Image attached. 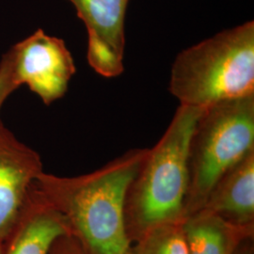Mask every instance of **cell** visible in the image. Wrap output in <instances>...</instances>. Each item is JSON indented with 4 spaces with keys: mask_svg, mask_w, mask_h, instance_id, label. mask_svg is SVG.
I'll list each match as a JSON object with an SVG mask.
<instances>
[{
    "mask_svg": "<svg viewBox=\"0 0 254 254\" xmlns=\"http://www.w3.org/2000/svg\"><path fill=\"white\" fill-rule=\"evenodd\" d=\"M149 148H134L92 173L64 177L41 173L34 187L65 219L86 254H131L126 226L127 191Z\"/></svg>",
    "mask_w": 254,
    "mask_h": 254,
    "instance_id": "cell-1",
    "label": "cell"
},
{
    "mask_svg": "<svg viewBox=\"0 0 254 254\" xmlns=\"http://www.w3.org/2000/svg\"><path fill=\"white\" fill-rule=\"evenodd\" d=\"M203 109H176L163 136L149 149L126 200V226L132 243L151 229L184 220L191 134Z\"/></svg>",
    "mask_w": 254,
    "mask_h": 254,
    "instance_id": "cell-2",
    "label": "cell"
},
{
    "mask_svg": "<svg viewBox=\"0 0 254 254\" xmlns=\"http://www.w3.org/2000/svg\"><path fill=\"white\" fill-rule=\"evenodd\" d=\"M169 91L182 106L198 109L254 94V21L182 50Z\"/></svg>",
    "mask_w": 254,
    "mask_h": 254,
    "instance_id": "cell-3",
    "label": "cell"
},
{
    "mask_svg": "<svg viewBox=\"0 0 254 254\" xmlns=\"http://www.w3.org/2000/svg\"><path fill=\"white\" fill-rule=\"evenodd\" d=\"M254 150V94L202 109L189 146L185 218L199 212L218 180Z\"/></svg>",
    "mask_w": 254,
    "mask_h": 254,
    "instance_id": "cell-4",
    "label": "cell"
},
{
    "mask_svg": "<svg viewBox=\"0 0 254 254\" xmlns=\"http://www.w3.org/2000/svg\"><path fill=\"white\" fill-rule=\"evenodd\" d=\"M8 51L19 87L27 85L47 106L64 97L76 72L64 40L38 29Z\"/></svg>",
    "mask_w": 254,
    "mask_h": 254,
    "instance_id": "cell-5",
    "label": "cell"
},
{
    "mask_svg": "<svg viewBox=\"0 0 254 254\" xmlns=\"http://www.w3.org/2000/svg\"><path fill=\"white\" fill-rule=\"evenodd\" d=\"M88 31L87 59L102 76L125 71V22L129 0H69Z\"/></svg>",
    "mask_w": 254,
    "mask_h": 254,
    "instance_id": "cell-6",
    "label": "cell"
},
{
    "mask_svg": "<svg viewBox=\"0 0 254 254\" xmlns=\"http://www.w3.org/2000/svg\"><path fill=\"white\" fill-rule=\"evenodd\" d=\"M40 154L20 141L0 120V242L8 236L37 177Z\"/></svg>",
    "mask_w": 254,
    "mask_h": 254,
    "instance_id": "cell-7",
    "label": "cell"
},
{
    "mask_svg": "<svg viewBox=\"0 0 254 254\" xmlns=\"http://www.w3.org/2000/svg\"><path fill=\"white\" fill-rule=\"evenodd\" d=\"M69 236L64 217L34 187L2 242V254H49L55 242Z\"/></svg>",
    "mask_w": 254,
    "mask_h": 254,
    "instance_id": "cell-8",
    "label": "cell"
},
{
    "mask_svg": "<svg viewBox=\"0 0 254 254\" xmlns=\"http://www.w3.org/2000/svg\"><path fill=\"white\" fill-rule=\"evenodd\" d=\"M200 211L237 225H254V150L218 180Z\"/></svg>",
    "mask_w": 254,
    "mask_h": 254,
    "instance_id": "cell-9",
    "label": "cell"
},
{
    "mask_svg": "<svg viewBox=\"0 0 254 254\" xmlns=\"http://www.w3.org/2000/svg\"><path fill=\"white\" fill-rule=\"evenodd\" d=\"M190 254H235L246 240L254 238V225H237L199 211L184 220Z\"/></svg>",
    "mask_w": 254,
    "mask_h": 254,
    "instance_id": "cell-10",
    "label": "cell"
},
{
    "mask_svg": "<svg viewBox=\"0 0 254 254\" xmlns=\"http://www.w3.org/2000/svg\"><path fill=\"white\" fill-rule=\"evenodd\" d=\"M184 220L167 222L151 229L132 243L131 254H190Z\"/></svg>",
    "mask_w": 254,
    "mask_h": 254,
    "instance_id": "cell-11",
    "label": "cell"
},
{
    "mask_svg": "<svg viewBox=\"0 0 254 254\" xmlns=\"http://www.w3.org/2000/svg\"><path fill=\"white\" fill-rule=\"evenodd\" d=\"M18 88L13 73L11 57L7 51L0 61V109L9 95Z\"/></svg>",
    "mask_w": 254,
    "mask_h": 254,
    "instance_id": "cell-12",
    "label": "cell"
},
{
    "mask_svg": "<svg viewBox=\"0 0 254 254\" xmlns=\"http://www.w3.org/2000/svg\"><path fill=\"white\" fill-rule=\"evenodd\" d=\"M49 254H86L77 241L71 236L60 237L51 249Z\"/></svg>",
    "mask_w": 254,
    "mask_h": 254,
    "instance_id": "cell-13",
    "label": "cell"
},
{
    "mask_svg": "<svg viewBox=\"0 0 254 254\" xmlns=\"http://www.w3.org/2000/svg\"><path fill=\"white\" fill-rule=\"evenodd\" d=\"M254 238H250L238 248L235 254H254Z\"/></svg>",
    "mask_w": 254,
    "mask_h": 254,
    "instance_id": "cell-14",
    "label": "cell"
},
{
    "mask_svg": "<svg viewBox=\"0 0 254 254\" xmlns=\"http://www.w3.org/2000/svg\"><path fill=\"white\" fill-rule=\"evenodd\" d=\"M0 254H2V243L0 242Z\"/></svg>",
    "mask_w": 254,
    "mask_h": 254,
    "instance_id": "cell-15",
    "label": "cell"
}]
</instances>
